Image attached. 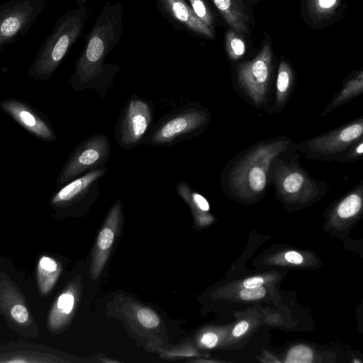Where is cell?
I'll return each mask as SVG.
<instances>
[{"label":"cell","instance_id":"6da1fadb","mask_svg":"<svg viewBox=\"0 0 363 363\" xmlns=\"http://www.w3.org/2000/svg\"><path fill=\"white\" fill-rule=\"evenodd\" d=\"M123 15L120 3L108 1L103 6L75 62L69 79L74 91L91 89L105 97L120 69L119 65L105 64V60L121 39Z\"/></svg>","mask_w":363,"mask_h":363},{"label":"cell","instance_id":"7a4b0ae2","mask_svg":"<svg viewBox=\"0 0 363 363\" xmlns=\"http://www.w3.org/2000/svg\"><path fill=\"white\" fill-rule=\"evenodd\" d=\"M292 144L289 137L279 136L252 145L225 165L220 187L227 194L238 199L255 200L270 184L269 171L274 159Z\"/></svg>","mask_w":363,"mask_h":363},{"label":"cell","instance_id":"3957f363","mask_svg":"<svg viewBox=\"0 0 363 363\" xmlns=\"http://www.w3.org/2000/svg\"><path fill=\"white\" fill-rule=\"evenodd\" d=\"M87 2L88 0H77L76 7L67 11L57 20L28 70L30 78L45 81L53 75L72 46L84 33L88 19Z\"/></svg>","mask_w":363,"mask_h":363},{"label":"cell","instance_id":"277c9868","mask_svg":"<svg viewBox=\"0 0 363 363\" xmlns=\"http://www.w3.org/2000/svg\"><path fill=\"white\" fill-rule=\"evenodd\" d=\"M293 144L274 159L269 171V184L284 201H311L323 195L330 184L313 178L301 165Z\"/></svg>","mask_w":363,"mask_h":363},{"label":"cell","instance_id":"5b68a950","mask_svg":"<svg viewBox=\"0 0 363 363\" xmlns=\"http://www.w3.org/2000/svg\"><path fill=\"white\" fill-rule=\"evenodd\" d=\"M210 111L190 103L172 111L148 131L143 142L153 146H169L201 134L208 126Z\"/></svg>","mask_w":363,"mask_h":363},{"label":"cell","instance_id":"8992f818","mask_svg":"<svg viewBox=\"0 0 363 363\" xmlns=\"http://www.w3.org/2000/svg\"><path fill=\"white\" fill-rule=\"evenodd\" d=\"M363 139V118L360 117L328 133L293 144L306 157L324 162H347L352 147Z\"/></svg>","mask_w":363,"mask_h":363},{"label":"cell","instance_id":"52a82bcc","mask_svg":"<svg viewBox=\"0 0 363 363\" xmlns=\"http://www.w3.org/2000/svg\"><path fill=\"white\" fill-rule=\"evenodd\" d=\"M272 62V48L266 41L255 58L237 66V84L245 98L255 106H265L268 100Z\"/></svg>","mask_w":363,"mask_h":363},{"label":"cell","instance_id":"ba28073f","mask_svg":"<svg viewBox=\"0 0 363 363\" xmlns=\"http://www.w3.org/2000/svg\"><path fill=\"white\" fill-rule=\"evenodd\" d=\"M48 3V0H9L0 4V52L28 32Z\"/></svg>","mask_w":363,"mask_h":363},{"label":"cell","instance_id":"9c48e42d","mask_svg":"<svg viewBox=\"0 0 363 363\" xmlns=\"http://www.w3.org/2000/svg\"><path fill=\"white\" fill-rule=\"evenodd\" d=\"M111 155V144L104 133H97L79 143L60 170L57 186L98 168L104 167Z\"/></svg>","mask_w":363,"mask_h":363},{"label":"cell","instance_id":"30bf717a","mask_svg":"<svg viewBox=\"0 0 363 363\" xmlns=\"http://www.w3.org/2000/svg\"><path fill=\"white\" fill-rule=\"evenodd\" d=\"M153 118L152 106L133 95L124 107L115 130V140L124 150L140 144L149 131Z\"/></svg>","mask_w":363,"mask_h":363},{"label":"cell","instance_id":"8fae6325","mask_svg":"<svg viewBox=\"0 0 363 363\" xmlns=\"http://www.w3.org/2000/svg\"><path fill=\"white\" fill-rule=\"evenodd\" d=\"M155 1L159 13L176 30L194 36L214 38V30L196 15L186 0Z\"/></svg>","mask_w":363,"mask_h":363},{"label":"cell","instance_id":"7c38bea8","mask_svg":"<svg viewBox=\"0 0 363 363\" xmlns=\"http://www.w3.org/2000/svg\"><path fill=\"white\" fill-rule=\"evenodd\" d=\"M123 218L122 204L118 199L108 212L97 235L91 253L89 272L91 277L94 280L99 277L107 262Z\"/></svg>","mask_w":363,"mask_h":363},{"label":"cell","instance_id":"4fadbf2b","mask_svg":"<svg viewBox=\"0 0 363 363\" xmlns=\"http://www.w3.org/2000/svg\"><path fill=\"white\" fill-rule=\"evenodd\" d=\"M0 108L37 138L46 142L57 140L48 118L26 102L18 99H5L0 101Z\"/></svg>","mask_w":363,"mask_h":363},{"label":"cell","instance_id":"5bb4252c","mask_svg":"<svg viewBox=\"0 0 363 363\" xmlns=\"http://www.w3.org/2000/svg\"><path fill=\"white\" fill-rule=\"evenodd\" d=\"M106 172V167L98 168L67 182L54 194L51 204L60 208L69 207L94 199L99 194V182Z\"/></svg>","mask_w":363,"mask_h":363},{"label":"cell","instance_id":"9a60e30c","mask_svg":"<svg viewBox=\"0 0 363 363\" xmlns=\"http://www.w3.org/2000/svg\"><path fill=\"white\" fill-rule=\"evenodd\" d=\"M176 191L189 206L198 225H205L212 222L213 217L208 213L210 206L204 196L195 191L184 180L177 182Z\"/></svg>","mask_w":363,"mask_h":363},{"label":"cell","instance_id":"2e32d148","mask_svg":"<svg viewBox=\"0 0 363 363\" xmlns=\"http://www.w3.org/2000/svg\"><path fill=\"white\" fill-rule=\"evenodd\" d=\"M226 23L235 31L246 33L247 16L242 0H211Z\"/></svg>","mask_w":363,"mask_h":363},{"label":"cell","instance_id":"e0dca14e","mask_svg":"<svg viewBox=\"0 0 363 363\" xmlns=\"http://www.w3.org/2000/svg\"><path fill=\"white\" fill-rule=\"evenodd\" d=\"M294 76L289 65L284 60L279 64L275 87V99L272 112H280L286 105L293 91Z\"/></svg>","mask_w":363,"mask_h":363},{"label":"cell","instance_id":"ac0fdd59","mask_svg":"<svg viewBox=\"0 0 363 363\" xmlns=\"http://www.w3.org/2000/svg\"><path fill=\"white\" fill-rule=\"evenodd\" d=\"M363 91V72L358 71L344 82L340 91L336 93L327 107L321 113L325 116L344 104L360 95Z\"/></svg>","mask_w":363,"mask_h":363},{"label":"cell","instance_id":"d6986e66","mask_svg":"<svg viewBox=\"0 0 363 363\" xmlns=\"http://www.w3.org/2000/svg\"><path fill=\"white\" fill-rule=\"evenodd\" d=\"M363 182L354 186L335 207L336 216L341 219H349L357 216L362 208Z\"/></svg>","mask_w":363,"mask_h":363},{"label":"cell","instance_id":"ffe728a7","mask_svg":"<svg viewBox=\"0 0 363 363\" xmlns=\"http://www.w3.org/2000/svg\"><path fill=\"white\" fill-rule=\"evenodd\" d=\"M77 289L70 287L62 294L57 301V320L59 323H63L72 312L75 303Z\"/></svg>","mask_w":363,"mask_h":363},{"label":"cell","instance_id":"44dd1931","mask_svg":"<svg viewBox=\"0 0 363 363\" xmlns=\"http://www.w3.org/2000/svg\"><path fill=\"white\" fill-rule=\"evenodd\" d=\"M225 48L228 56L232 60H237L245 52V44L236 33L229 30L225 36Z\"/></svg>","mask_w":363,"mask_h":363},{"label":"cell","instance_id":"7402d4cb","mask_svg":"<svg viewBox=\"0 0 363 363\" xmlns=\"http://www.w3.org/2000/svg\"><path fill=\"white\" fill-rule=\"evenodd\" d=\"M135 318L143 327L147 329H153L159 326L160 318L158 314L145 306H136Z\"/></svg>","mask_w":363,"mask_h":363},{"label":"cell","instance_id":"603a6c76","mask_svg":"<svg viewBox=\"0 0 363 363\" xmlns=\"http://www.w3.org/2000/svg\"><path fill=\"white\" fill-rule=\"evenodd\" d=\"M196 15L209 28L213 30L214 16L206 0H189Z\"/></svg>","mask_w":363,"mask_h":363},{"label":"cell","instance_id":"cb8c5ba5","mask_svg":"<svg viewBox=\"0 0 363 363\" xmlns=\"http://www.w3.org/2000/svg\"><path fill=\"white\" fill-rule=\"evenodd\" d=\"M339 0H308V11L316 17L329 16L335 9Z\"/></svg>","mask_w":363,"mask_h":363},{"label":"cell","instance_id":"d4e9b609","mask_svg":"<svg viewBox=\"0 0 363 363\" xmlns=\"http://www.w3.org/2000/svg\"><path fill=\"white\" fill-rule=\"evenodd\" d=\"M312 359L313 352L309 347L304 345H298L289 350L285 362L308 363L312 362Z\"/></svg>","mask_w":363,"mask_h":363},{"label":"cell","instance_id":"484cf974","mask_svg":"<svg viewBox=\"0 0 363 363\" xmlns=\"http://www.w3.org/2000/svg\"><path fill=\"white\" fill-rule=\"evenodd\" d=\"M163 354L164 357L167 358H179L195 356L197 352L191 345L186 343L184 345L164 351Z\"/></svg>","mask_w":363,"mask_h":363},{"label":"cell","instance_id":"4316f807","mask_svg":"<svg viewBox=\"0 0 363 363\" xmlns=\"http://www.w3.org/2000/svg\"><path fill=\"white\" fill-rule=\"evenodd\" d=\"M266 294L265 288L261 286L252 289H243L240 292V296L245 301L258 300Z\"/></svg>","mask_w":363,"mask_h":363},{"label":"cell","instance_id":"83f0119b","mask_svg":"<svg viewBox=\"0 0 363 363\" xmlns=\"http://www.w3.org/2000/svg\"><path fill=\"white\" fill-rule=\"evenodd\" d=\"M12 318L20 323H23L28 318V312L26 308L21 304L15 305L11 310Z\"/></svg>","mask_w":363,"mask_h":363},{"label":"cell","instance_id":"f1b7e54d","mask_svg":"<svg viewBox=\"0 0 363 363\" xmlns=\"http://www.w3.org/2000/svg\"><path fill=\"white\" fill-rule=\"evenodd\" d=\"M363 155V139L358 141L350 150L347 162H355L362 159Z\"/></svg>","mask_w":363,"mask_h":363},{"label":"cell","instance_id":"f546056e","mask_svg":"<svg viewBox=\"0 0 363 363\" xmlns=\"http://www.w3.org/2000/svg\"><path fill=\"white\" fill-rule=\"evenodd\" d=\"M39 268L45 271L56 272L58 266L57 262L54 259L48 257L43 256L40 259Z\"/></svg>","mask_w":363,"mask_h":363},{"label":"cell","instance_id":"4dcf8cb0","mask_svg":"<svg viewBox=\"0 0 363 363\" xmlns=\"http://www.w3.org/2000/svg\"><path fill=\"white\" fill-rule=\"evenodd\" d=\"M286 262L293 264H301L303 261V256L296 251H288L284 254Z\"/></svg>","mask_w":363,"mask_h":363},{"label":"cell","instance_id":"1f68e13d","mask_svg":"<svg viewBox=\"0 0 363 363\" xmlns=\"http://www.w3.org/2000/svg\"><path fill=\"white\" fill-rule=\"evenodd\" d=\"M264 283L262 277H256L248 278L243 282V286L246 289H252L261 286Z\"/></svg>","mask_w":363,"mask_h":363},{"label":"cell","instance_id":"d6a6232c","mask_svg":"<svg viewBox=\"0 0 363 363\" xmlns=\"http://www.w3.org/2000/svg\"><path fill=\"white\" fill-rule=\"evenodd\" d=\"M248 328L249 324L247 321H241L235 325L232 332V335L235 337H240L245 333Z\"/></svg>","mask_w":363,"mask_h":363},{"label":"cell","instance_id":"836d02e7","mask_svg":"<svg viewBox=\"0 0 363 363\" xmlns=\"http://www.w3.org/2000/svg\"><path fill=\"white\" fill-rule=\"evenodd\" d=\"M354 362H360L359 360H357V359L354 360Z\"/></svg>","mask_w":363,"mask_h":363}]
</instances>
